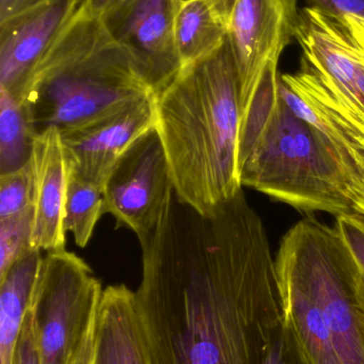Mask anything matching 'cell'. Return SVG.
Returning <instances> with one entry per match:
<instances>
[{"label":"cell","mask_w":364,"mask_h":364,"mask_svg":"<svg viewBox=\"0 0 364 364\" xmlns=\"http://www.w3.org/2000/svg\"><path fill=\"white\" fill-rule=\"evenodd\" d=\"M151 364H262L284 320L266 229L241 190L203 215L175 196L140 244Z\"/></svg>","instance_id":"1"},{"label":"cell","mask_w":364,"mask_h":364,"mask_svg":"<svg viewBox=\"0 0 364 364\" xmlns=\"http://www.w3.org/2000/svg\"><path fill=\"white\" fill-rule=\"evenodd\" d=\"M155 104L175 196L209 215L243 190L239 78L228 36L217 50L182 68L155 93Z\"/></svg>","instance_id":"2"},{"label":"cell","mask_w":364,"mask_h":364,"mask_svg":"<svg viewBox=\"0 0 364 364\" xmlns=\"http://www.w3.org/2000/svg\"><path fill=\"white\" fill-rule=\"evenodd\" d=\"M284 318L311 364H364V295L337 227L312 216L282 237L276 257Z\"/></svg>","instance_id":"3"},{"label":"cell","mask_w":364,"mask_h":364,"mask_svg":"<svg viewBox=\"0 0 364 364\" xmlns=\"http://www.w3.org/2000/svg\"><path fill=\"white\" fill-rule=\"evenodd\" d=\"M241 186L305 213L364 216V154L297 117L280 96L239 168Z\"/></svg>","instance_id":"4"},{"label":"cell","mask_w":364,"mask_h":364,"mask_svg":"<svg viewBox=\"0 0 364 364\" xmlns=\"http://www.w3.org/2000/svg\"><path fill=\"white\" fill-rule=\"evenodd\" d=\"M155 93L138 64L81 11L26 85L24 105L36 134L59 132Z\"/></svg>","instance_id":"5"},{"label":"cell","mask_w":364,"mask_h":364,"mask_svg":"<svg viewBox=\"0 0 364 364\" xmlns=\"http://www.w3.org/2000/svg\"><path fill=\"white\" fill-rule=\"evenodd\" d=\"M100 280L74 252H47L41 261L29 309L42 364H71L95 324Z\"/></svg>","instance_id":"6"},{"label":"cell","mask_w":364,"mask_h":364,"mask_svg":"<svg viewBox=\"0 0 364 364\" xmlns=\"http://www.w3.org/2000/svg\"><path fill=\"white\" fill-rule=\"evenodd\" d=\"M175 194L168 160L157 129L135 141L115 164L105 183L104 212L117 227L130 229L143 243Z\"/></svg>","instance_id":"7"},{"label":"cell","mask_w":364,"mask_h":364,"mask_svg":"<svg viewBox=\"0 0 364 364\" xmlns=\"http://www.w3.org/2000/svg\"><path fill=\"white\" fill-rule=\"evenodd\" d=\"M156 128L155 93L60 132L70 171L98 190L135 141Z\"/></svg>","instance_id":"8"},{"label":"cell","mask_w":364,"mask_h":364,"mask_svg":"<svg viewBox=\"0 0 364 364\" xmlns=\"http://www.w3.org/2000/svg\"><path fill=\"white\" fill-rule=\"evenodd\" d=\"M177 0H128L100 17L111 40L138 64L155 93L183 68L175 43Z\"/></svg>","instance_id":"9"},{"label":"cell","mask_w":364,"mask_h":364,"mask_svg":"<svg viewBox=\"0 0 364 364\" xmlns=\"http://www.w3.org/2000/svg\"><path fill=\"white\" fill-rule=\"evenodd\" d=\"M85 0H48L0 23V89L21 100L28 81Z\"/></svg>","instance_id":"10"},{"label":"cell","mask_w":364,"mask_h":364,"mask_svg":"<svg viewBox=\"0 0 364 364\" xmlns=\"http://www.w3.org/2000/svg\"><path fill=\"white\" fill-rule=\"evenodd\" d=\"M297 10L286 0H237L228 25V40L239 78L241 113L267 64L280 58L292 40Z\"/></svg>","instance_id":"11"},{"label":"cell","mask_w":364,"mask_h":364,"mask_svg":"<svg viewBox=\"0 0 364 364\" xmlns=\"http://www.w3.org/2000/svg\"><path fill=\"white\" fill-rule=\"evenodd\" d=\"M29 164L33 212L32 248L46 252L66 250L62 223L70 166L57 128H47L34 136Z\"/></svg>","instance_id":"12"},{"label":"cell","mask_w":364,"mask_h":364,"mask_svg":"<svg viewBox=\"0 0 364 364\" xmlns=\"http://www.w3.org/2000/svg\"><path fill=\"white\" fill-rule=\"evenodd\" d=\"M92 364H151L135 292L125 284L103 291L94 325Z\"/></svg>","instance_id":"13"},{"label":"cell","mask_w":364,"mask_h":364,"mask_svg":"<svg viewBox=\"0 0 364 364\" xmlns=\"http://www.w3.org/2000/svg\"><path fill=\"white\" fill-rule=\"evenodd\" d=\"M360 46V45H359ZM282 82L322 113L364 154V48L352 74L324 85L301 68L295 74L280 76Z\"/></svg>","instance_id":"14"},{"label":"cell","mask_w":364,"mask_h":364,"mask_svg":"<svg viewBox=\"0 0 364 364\" xmlns=\"http://www.w3.org/2000/svg\"><path fill=\"white\" fill-rule=\"evenodd\" d=\"M32 250L0 277V364H12L42 261Z\"/></svg>","instance_id":"15"},{"label":"cell","mask_w":364,"mask_h":364,"mask_svg":"<svg viewBox=\"0 0 364 364\" xmlns=\"http://www.w3.org/2000/svg\"><path fill=\"white\" fill-rule=\"evenodd\" d=\"M175 34L182 66L185 68L217 50L228 36V25L207 0H189L177 8Z\"/></svg>","instance_id":"16"},{"label":"cell","mask_w":364,"mask_h":364,"mask_svg":"<svg viewBox=\"0 0 364 364\" xmlns=\"http://www.w3.org/2000/svg\"><path fill=\"white\" fill-rule=\"evenodd\" d=\"M36 136L24 105L0 89V175L25 166Z\"/></svg>","instance_id":"17"},{"label":"cell","mask_w":364,"mask_h":364,"mask_svg":"<svg viewBox=\"0 0 364 364\" xmlns=\"http://www.w3.org/2000/svg\"><path fill=\"white\" fill-rule=\"evenodd\" d=\"M279 58L271 60L262 73L251 100L241 113L239 128V168L264 132L280 100Z\"/></svg>","instance_id":"18"},{"label":"cell","mask_w":364,"mask_h":364,"mask_svg":"<svg viewBox=\"0 0 364 364\" xmlns=\"http://www.w3.org/2000/svg\"><path fill=\"white\" fill-rule=\"evenodd\" d=\"M104 205L102 191L70 171L62 225L64 232L72 233L79 247L85 248L89 244L98 220L105 214Z\"/></svg>","instance_id":"19"},{"label":"cell","mask_w":364,"mask_h":364,"mask_svg":"<svg viewBox=\"0 0 364 364\" xmlns=\"http://www.w3.org/2000/svg\"><path fill=\"white\" fill-rule=\"evenodd\" d=\"M32 208L0 220V277L13 263L36 250L32 248Z\"/></svg>","instance_id":"20"},{"label":"cell","mask_w":364,"mask_h":364,"mask_svg":"<svg viewBox=\"0 0 364 364\" xmlns=\"http://www.w3.org/2000/svg\"><path fill=\"white\" fill-rule=\"evenodd\" d=\"M32 208L31 168L25 166L0 175V220L12 218Z\"/></svg>","instance_id":"21"},{"label":"cell","mask_w":364,"mask_h":364,"mask_svg":"<svg viewBox=\"0 0 364 364\" xmlns=\"http://www.w3.org/2000/svg\"><path fill=\"white\" fill-rule=\"evenodd\" d=\"M262 364H311L286 318L276 333Z\"/></svg>","instance_id":"22"},{"label":"cell","mask_w":364,"mask_h":364,"mask_svg":"<svg viewBox=\"0 0 364 364\" xmlns=\"http://www.w3.org/2000/svg\"><path fill=\"white\" fill-rule=\"evenodd\" d=\"M335 226L356 261L364 295V216H338Z\"/></svg>","instance_id":"23"},{"label":"cell","mask_w":364,"mask_h":364,"mask_svg":"<svg viewBox=\"0 0 364 364\" xmlns=\"http://www.w3.org/2000/svg\"><path fill=\"white\" fill-rule=\"evenodd\" d=\"M12 364H42L33 316L30 309H28L24 321L23 328L15 348Z\"/></svg>","instance_id":"24"},{"label":"cell","mask_w":364,"mask_h":364,"mask_svg":"<svg viewBox=\"0 0 364 364\" xmlns=\"http://www.w3.org/2000/svg\"><path fill=\"white\" fill-rule=\"evenodd\" d=\"M291 8L297 10L298 0H286ZM312 6L336 16H355L364 18V0H306Z\"/></svg>","instance_id":"25"},{"label":"cell","mask_w":364,"mask_h":364,"mask_svg":"<svg viewBox=\"0 0 364 364\" xmlns=\"http://www.w3.org/2000/svg\"><path fill=\"white\" fill-rule=\"evenodd\" d=\"M48 0H0V23Z\"/></svg>","instance_id":"26"},{"label":"cell","mask_w":364,"mask_h":364,"mask_svg":"<svg viewBox=\"0 0 364 364\" xmlns=\"http://www.w3.org/2000/svg\"><path fill=\"white\" fill-rule=\"evenodd\" d=\"M128 0H85L83 11L91 16L102 17L109 11L121 6Z\"/></svg>","instance_id":"27"},{"label":"cell","mask_w":364,"mask_h":364,"mask_svg":"<svg viewBox=\"0 0 364 364\" xmlns=\"http://www.w3.org/2000/svg\"><path fill=\"white\" fill-rule=\"evenodd\" d=\"M95 325V324H94ZM94 350V327L89 335L85 338L83 346L79 350L78 354L75 357L74 360L71 364H92Z\"/></svg>","instance_id":"28"},{"label":"cell","mask_w":364,"mask_h":364,"mask_svg":"<svg viewBox=\"0 0 364 364\" xmlns=\"http://www.w3.org/2000/svg\"><path fill=\"white\" fill-rule=\"evenodd\" d=\"M207 1L211 4L216 14H217L227 25H229L231 14H232L233 9H234L237 0H207Z\"/></svg>","instance_id":"29"},{"label":"cell","mask_w":364,"mask_h":364,"mask_svg":"<svg viewBox=\"0 0 364 364\" xmlns=\"http://www.w3.org/2000/svg\"><path fill=\"white\" fill-rule=\"evenodd\" d=\"M358 45L364 48V18L355 16L342 17Z\"/></svg>","instance_id":"30"},{"label":"cell","mask_w":364,"mask_h":364,"mask_svg":"<svg viewBox=\"0 0 364 364\" xmlns=\"http://www.w3.org/2000/svg\"><path fill=\"white\" fill-rule=\"evenodd\" d=\"M177 4H179V6H180V4H184V2L189 1V0H177Z\"/></svg>","instance_id":"31"}]
</instances>
